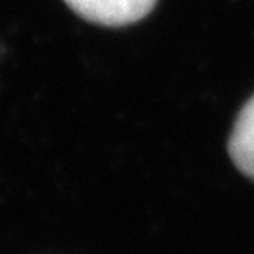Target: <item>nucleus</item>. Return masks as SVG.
<instances>
[{
  "mask_svg": "<svg viewBox=\"0 0 254 254\" xmlns=\"http://www.w3.org/2000/svg\"><path fill=\"white\" fill-rule=\"evenodd\" d=\"M72 11L102 27H127L143 19L156 0H64Z\"/></svg>",
  "mask_w": 254,
  "mask_h": 254,
  "instance_id": "obj_1",
  "label": "nucleus"
},
{
  "mask_svg": "<svg viewBox=\"0 0 254 254\" xmlns=\"http://www.w3.org/2000/svg\"><path fill=\"white\" fill-rule=\"evenodd\" d=\"M228 153L237 170L254 181V96L237 115L228 139Z\"/></svg>",
  "mask_w": 254,
  "mask_h": 254,
  "instance_id": "obj_2",
  "label": "nucleus"
}]
</instances>
